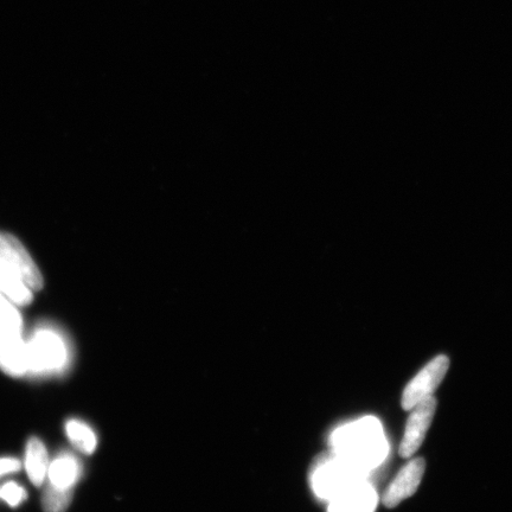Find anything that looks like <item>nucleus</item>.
<instances>
[{"instance_id": "f257e3e1", "label": "nucleus", "mask_w": 512, "mask_h": 512, "mask_svg": "<svg viewBox=\"0 0 512 512\" xmlns=\"http://www.w3.org/2000/svg\"><path fill=\"white\" fill-rule=\"evenodd\" d=\"M331 446L335 456L364 472L379 464L384 454L380 426L369 419L339 428L331 437Z\"/></svg>"}, {"instance_id": "f03ea898", "label": "nucleus", "mask_w": 512, "mask_h": 512, "mask_svg": "<svg viewBox=\"0 0 512 512\" xmlns=\"http://www.w3.org/2000/svg\"><path fill=\"white\" fill-rule=\"evenodd\" d=\"M364 471L335 456L322 460L313 470L312 488L315 494L330 501L349 486L362 482Z\"/></svg>"}, {"instance_id": "7ed1b4c3", "label": "nucleus", "mask_w": 512, "mask_h": 512, "mask_svg": "<svg viewBox=\"0 0 512 512\" xmlns=\"http://www.w3.org/2000/svg\"><path fill=\"white\" fill-rule=\"evenodd\" d=\"M29 371L34 374L56 373L66 366V343L55 331L42 329L35 332L28 343Z\"/></svg>"}, {"instance_id": "20e7f679", "label": "nucleus", "mask_w": 512, "mask_h": 512, "mask_svg": "<svg viewBox=\"0 0 512 512\" xmlns=\"http://www.w3.org/2000/svg\"><path fill=\"white\" fill-rule=\"evenodd\" d=\"M448 369H450V358L445 355L433 358L403 390L402 408L405 411H411L418 403L433 396L435 390L445 379Z\"/></svg>"}, {"instance_id": "39448f33", "label": "nucleus", "mask_w": 512, "mask_h": 512, "mask_svg": "<svg viewBox=\"0 0 512 512\" xmlns=\"http://www.w3.org/2000/svg\"><path fill=\"white\" fill-rule=\"evenodd\" d=\"M405 433L401 440L399 453L402 458H412L424 444L428 430L437 412V399L430 396L411 409Z\"/></svg>"}, {"instance_id": "423d86ee", "label": "nucleus", "mask_w": 512, "mask_h": 512, "mask_svg": "<svg viewBox=\"0 0 512 512\" xmlns=\"http://www.w3.org/2000/svg\"><path fill=\"white\" fill-rule=\"evenodd\" d=\"M0 259L9 265L31 290L40 291L43 277L34 260L14 235L0 233Z\"/></svg>"}, {"instance_id": "0eeeda50", "label": "nucleus", "mask_w": 512, "mask_h": 512, "mask_svg": "<svg viewBox=\"0 0 512 512\" xmlns=\"http://www.w3.org/2000/svg\"><path fill=\"white\" fill-rule=\"evenodd\" d=\"M425 470L426 462L424 458H415L403 466L384 492L382 498L384 507L393 509L398 507L405 499L412 497L419 489Z\"/></svg>"}, {"instance_id": "6e6552de", "label": "nucleus", "mask_w": 512, "mask_h": 512, "mask_svg": "<svg viewBox=\"0 0 512 512\" xmlns=\"http://www.w3.org/2000/svg\"><path fill=\"white\" fill-rule=\"evenodd\" d=\"M0 370L14 377L28 373V343L23 341L22 334L18 332L0 334Z\"/></svg>"}, {"instance_id": "1a4fd4ad", "label": "nucleus", "mask_w": 512, "mask_h": 512, "mask_svg": "<svg viewBox=\"0 0 512 512\" xmlns=\"http://www.w3.org/2000/svg\"><path fill=\"white\" fill-rule=\"evenodd\" d=\"M377 497L367 483L358 482L329 501L328 512H375Z\"/></svg>"}, {"instance_id": "9d476101", "label": "nucleus", "mask_w": 512, "mask_h": 512, "mask_svg": "<svg viewBox=\"0 0 512 512\" xmlns=\"http://www.w3.org/2000/svg\"><path fill=\"white\" fill-rule=\"evenodd\" d=\"M48 477L51 486L61 490H74L80 477V465L72 454H61L49 465Z\"/></svg>"}, {"instance_id": "9b49d317", "label": "nucleus", "mask_w": 512, "mask_h": 512, "mask_svg": "<svg viewBox=\"0 0 512 512\" xmlns=\"http://www.w3.org/2000/svg\"><path fill=\"white\" fill-rule=\"evenodd\" d=\"M0 293L16 305H28L32 300L31 288L2 259H0Z\"/></svg>"}, {"instance_id": "f8f14e48", "label": "nucleus", "mask_w": 512, "mask_h": 512, "mask_svg": "<svg viewBox=\"0 0 512 512\" xmlns=\"http://www.w3.org/2000/svg\"><path fill=\"white\" fill-rule=\"evenodd\" d=\"M49 459L46 446L41 440L32 438L25 451V470L31 483L41 486L48 475Z\"/></svg>"}, {"instance_id": "ddd939ff", "label": "nucleus", "mask_w": 512, "mask_h": 512, "mask_svg": "<svg viewBox=\"0 0 512 512\" xmlns=\"http://www.w3.org/2000/svg\"><path fill=\"white\" fill-rule=\"evenodd\" d=\"M70 443L85 454H92L95 451L98 440L95 433L86 424L79 420H70L66 426Z\"/></svg>"}, {"instance_id": "4468645a", "label": "nucleus", "mask_w": 512, "mask_h": 512, "mask_svg": "<svg viewBox=\"0 0 512 512\" xmlns=\"http://www.w3.org/2000/svg\"><path fill=\"white\" fill-rule=\"evenodd\" d=\"M74 490H61L49 485L43 496V509L46 512H64L72 502Z\"/></svg>"}, {"instance_id": "2eb2a0df", "label": "nucleus", "mask_w": 512, "mask_h": 512, "mask_svg": "<svg viewBox=\"0 0 512 512\" xmlns=\"http://www.w3.org/2000/svg\"><path fill=\"white\" fill-rule=\"evenodd\" d=\"M27 498V492L15 482L6 483L0 486V499L8 503L10 507L16 508Z\"/></svg>"}, {"instance_id": "dca6fc26", "label": "nucleus", "mask_w": 512, "mask_h": 512, "mask_svg": "<svg viewBox=\"0 0 512 512\" xmlns=\"http://www.w3.org/2000/svg\"><path fill=\"white\" fill-rule=\"evenodd\" d=\"M21 469V463L14 458L0 459V478L9 475V473L17 472Z\"/></svg>"}]
</instances>
